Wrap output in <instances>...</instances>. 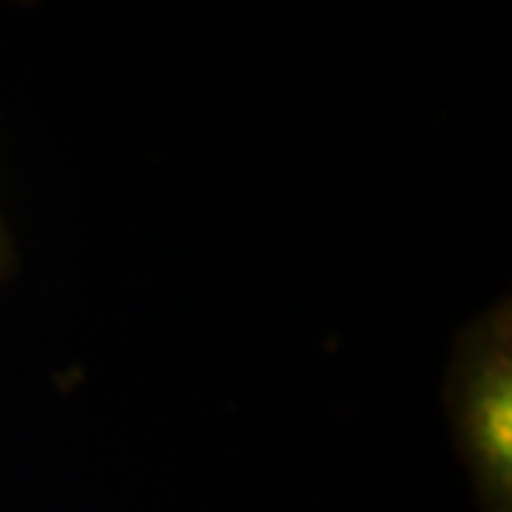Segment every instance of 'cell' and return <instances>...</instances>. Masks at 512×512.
<instances>
[{"label": "cell", "instance_id": "6da1fadb", "mask_svg": "<svg viewBox=\"0 0 512 512\" xmlns=\"http://www.w3.org/2000/svg\"><path fill=\"white\" fill-rule=\"evenodd\" d=\"M450 410L461 456L484 512H512V319L510 305L484 313L458 342Z\"/></svg>", "mask_w": 512, "mask_h": 512}, {"label": "cell", "instance_id": "7a4b0ae2", "mask_svg": "<svg viewBox=\"0 0 512 512\" xmlns=\"http://www.w3.org/2000/svg\"><path fill=\"white\" fill-rule=\"evenodd\" d=\"M6 262V237H3V228H0V268Z\"/></svg>", "mask_w": 512, "mask_h": 512}]
</instances>
